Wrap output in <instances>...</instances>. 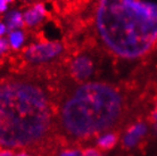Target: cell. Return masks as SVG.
<instances>
[{
    "mask_svg": "<svg viewBox=\"0 0 157 156\" xmlns=\"http://www.w3.org/2000/svg\"><path fill=\"white\" fill-rule=\"evenodd\" d=\"M155 111H157V102H156V108H155Z\"/></svg>",
    "mask_w": 157,
    "mask_h": 156,
    "instance_id": "cell-21",
    "label": "cell"
},
{
    "mask_svg": "<svg viewBox=\"0 0 157 156\" xmlns=\"http://www.w3.org/2000/svg\"><path fill=\"white\" fill-rule=\"evenodd\" d=\"M0 156H14L10 150H8V149H1L0 150Z\"/></svg>",
    "mask_w": 157,
    "mask_h": 156,
    "instance_id": "cell-15",
    "label": "cell"
},
{
    "mask_svg": "<svg viewBox=\"0 0 157 156\" xmlns=\"http://www.w3.org/2000/svg\"><path fill=\"white\" fill-rule=\"evenodd\" d=\"M151 119H153L154 123H157V111H154L151 113Z\"/></svg>",
    "mask_w": 157,
    "mask_h": 156,
    "instance_id": "cell-17",
    "label": "cell"
},
{
    "mask_svg": "<svg viewBox=\"0 0 157 156\" xmlns=\"http://www.w3.org/2000/svg\"><path fill=\"white\" fill-rule=\"evenodd\" d=\"M7 9V2L5 0H0V13L5 12Z\"/></svg>",
    "mask_w": 157,
    "mask_h": 156,
    "instance_id": "cell-16",
    "label": "cell"
},
{
    "mask_svg": "<svg viewBox=\"0 0 157 156\" xmlns=\"http://www.w3.org/2000/svg\"><path fill=\"white\" fill-rule=\"evenodd\" d=\"M123 112V98L112 86L90 82L80 86L60 109L63 129L74 138H86L114 127Z\"/></svg>",
    "mask_w": 157,
    "mask_h": 156,
    "instance_id": "cell-3",
    "label": "cell"
},
{
    "mask_svg": "<svg viewBox=\"0 0 157 156\" xmlns=\"http://www.w3.org/2000/svg\"><path fill=\"white\" fill-rule=\"evenodd\" d=\"M97 30L117 56L134 59L157 42V4L147 0H99Z\"/></svg>",
    "mask_w": 157,
    "mask_h": 156,
    "instance_id": "cell-1",
    "label": "cell"
},
{
    "mask_svg": "<svg viewBox=\"0 0 157 156\" xmlns=\"http://www.w3.org/2000/svg\"><path fill=\"white\" fill-rule=\"evenodd\" d=\"M71 71L75 79L80 81L86 80L88 78H90L94 72L92 60L86 56H78L72 62Z\"/></svg>",
    "mask_w": 157,
    "mask_h": 156,
    "instance_id": "cell-5",
    "label": "cell"
},
{
    "mask_svg": "<svg viewBox=\"0 0 157 156\" xmlns=\"http://www.w3.org/2000/svg\"><path fill=\"white\" fill-rule=\"evenodd\" d=\"M50 103L40 87L14 81L0 84V146L39 144L51 128Z\"/></svg>",
    "mask_w": 157,
    "mask_h": 156,
    "instance_id": "cell-2",
    "label": "cell"
},
{
    "mask_svg": "<svg viewBox=\"0 0 157 156\" xmlns=\"http://www.w3.org/2000/svg\"><path fill=\"white\" fill-rule=\"evenodd\" d=\"M59 156H83V153L78 149H66L60 153Z\"/></svg>",
    "mask_w": 157,
    "mask_h": 156,
    "instance_id": "cell-11",
    "label": "cell"
},
{
    "mask_svg": "<svg viewBox=\"0 0 157 156\" xmlns=\"http://www.w3.org/2000/svg\"><path fill=\"white\" fill-rule=\"evenodd\" d=\"M154 132L157 136V123H154Z\"/></svg>",
    "mask_w": 157,
    "mask_h": 156,
    "instance_id": "cell-19",
    "label": "cell"
},
{
    "mask_svg": "<svg viewBox=\"0 0 157 156\" xmlns=\"http://www.w3.org/2000/svg\"><path fill=\"white\" fill-rule=\"evenodd\" d=\"M46 15V8L41 4L36 5L33 8L29 9L28 12L23 15L24 23H26L29 26H34L42 20Z\"/></svg>",
    "mask_w": 157,
    "mask_h": 156,
    "instance_id": "cell-7",
    "label": "cell"
},
{
    "mask_svg": "<svg viewBox=\"0 0 157 156\" xmlns=\"http://www.w3.org/2000/svg\"><path fill=\"white\" fill-rule=\"evenodd\" d=\"M148 133V125L145 122H137L130 128L123 138V144L128 148L137 146Z\"/></svg>",
    "mask_w": 157,
    "mask_h": 156,
    "instance_id": "cell-6",
    "label": "cell"
},
{
    "mask_svg": "<svg viewBox=\"0 0 157 156\" xmlns=\"http://www.w3.org/2000/svg\"><path fill=\"white\" fill-rule=\"evenodd\" d=\"M63 50L59 42H39L34 43L26 49L24 57L32 63H42L58 56Z\"/></svg>",
    "mask_w": 157,
    "mask_h": 156,
    "instance_id": "cell-4",
    "label": "cell"
},
{
    "mask_svg": "<svg viewBox=\"0 0 157 156\" xmlns=\"http://www.w3.org/2000/svg\"><path fill=\"white\" fill-rule=\"evenodd\" d=\"M7 21V26L10 31L18 30L20 27L23 26L24 24V17L20 12H12L9 13L6 17Z\"/></svg>",
    "mask_w": 157,
    "mask_h": 156,
    "instance_id": "cell-8",
    "label": "cell"
},
{
    "mask_svg": "<svg viewBox=\"0 0 157 156\" xmlns=\"http://www.w3.org/2000/svg\"><path fill=\"white\" fill-rule=\"evenodd\" d=\"M24 40H25V37H24L23 32L18 31V30H15V31L10 32L8 41H9L10 47L14 48V49H18V48L24 43Z\"/></svg>",
    "mask_w": 157,
    "mask_h": 156,
    "instance_id": "cell-10",
    "label": "cell"
},
{
    "mask_svg": "<svg viewBox=\"0 0 157 156\" xmlns=\"http://www.w3.org/2000/svg\"><path fill=\"white\" fill-rule=\"evenodd\" d=\"M14 156H29V154L28 153H18V154H16V155H14Z\"/></svg>",
    "mask_w": 157,
    "mask_h": 156,
    "instance_id": "cell-18",
    "label": "cell"
},
{
    "mask_svg": "<svg viewBox=\"0 0 157 156\" xmlns=\"http://www.w3.org/2000/svg\"><path fill=\"white\" fill-rule=\"evenodd\" d=\"M116 135L113 132H105L100 135L97 139V145L102 149H109L112 147H114V145L116 144Z\"/></svg>",
    "mask_w": 157,
    "mask_h": 156,
    "instance_id": "cell-9",
    "label": "cell"
},
{
    "mask_svg": "<svg viewBox=\"0 0 157 156\" xmlns=\"http://www.w3.org/2000/svg\"><path fill=\"white\" fill-rule=\"evenodd\" d=\"M6 31H7V25L4 23H0V38L6 33Z\"/></svg>",
    "mask_w": 157,
    "mask_h": 156,
    "instance_id": "cell-14",
    "label": "cell"
},
{
    "mask_svg": "<svg viewBox=\"0 0 157 156\" xmlns=\"http://www.w3.org/2000/svg\"><path fill=\"white\" fill-rule=\"evenodd\" d=\"M5 1H6V2H9V1H12V0H5Z\"/></svg>",
    "mask_w": 157,
    "mask_h": 156,
    "instance_id": "cell-20",
    "label": "cell"
},
{
    "mask_svg": "<svg viewBox=\"0 0 157 156\" xmlns=\"http://www.w3.org/2000/svg\"><path fill=\"white\" fill-rule=\"evenodd\" d=\"M83 156H101L98 149L96 148H88L83 152Z\"/></svg>",
    "mask_w": 157,
    "mask_h": 156,
    "instance_id": "cell-12",
    "label": "cell"
},
{
    "mask_svg": "<svg viewBox=\"0 0 157 156\" xmlns=\"http://www.w3.org/2000/svg\"><path fill=\"white\" fill-rule=\"evenodd\" d=\"M8 49V42L5 39L0 38V55H2Z\"/></svg>",
    "mask_w": 157,
    "mask_h": 156,
    "instance_id": "cell-13",
    "label": "cell"
}]
</instances>
